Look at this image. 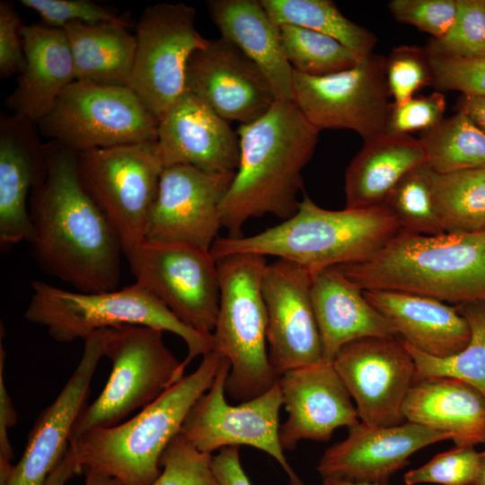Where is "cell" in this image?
Returning a JSON list of instances; mask_svg holds the SVG:
<instances>
[{"mask_svg":"<svg viewBox=\"0 0 485 485\" xmlns=\"http://www.w3.org/2000/svg\"><path fill=\"white\" fill-rule=\"evenodd\" d=\"M44 146L46 177L32 189L28 203L36 261L76 291L118 289L122 245L80 181L77 152L53 140Z\"/></svg>","mask_w":485,"mask_h":485,"instance_id":"6da1fadb","label":"cell"},{"mask_svg":"<svg viewBox=\"0 0 485 485\" xmlns=\"http://www.w3.org/2000/svg\"><path fill=\"white\" fill-rule=\"evenodd\" d=\"M319 132L294 101H276L259 119L239 126V165L220 206L228 237L242 236L251 218L273 215L284 221L295 215L302 171Z\"/></svg>","mask_w":485,"mask_h":485,"instance_id":"7a4b0ae2","label":"cell"},{"mask_svg":"<svg viewBox=\"0 0 485 485\" xmlns=\"http://www.w3.org/2000/svg\"><path fill=\"white\" fill-rule=\"evenodd\" d=\"M401 231L384 204L330 210L304 194L290 218L253 235L218 237L210 252L216 260L235 253L275 256L302 266L313 276L370 259Z\"/></svg>","mask_w":485,"mask_h":485,"instance_id":"3957f363","label":"cell"},{"mask_svg":"<svg viewBox=\"0 0 485 485\" xmlns=\"http://www.w3.org/2000/svg\"><path fill=\"white\" fill-rule=\"evenodd\" d=\"M334 268L363 291L406 292L457 305L485 301V230L401 231L370 259Z\"/></svg>","mask_w":485,"mask_h":485,"instance_id":"277c9868","label":"cell"},{"mask_svg":"<svg viewBox=\"0 0 485 485\" xmlns=\"http://www.w3.org/2000/svg\"><path fill=\"white\" fill-rule=\"evenodd\" d=\"M226 360L210 350L195 371L136 416L112 427L90 429L71 441L78 473L93 472L119 485H151L161 473L164 450Z\"/></svg>","mask_w":485,"mask_h":485,"instance_id":"5b68a950","label":"cell"},{"mask_svg":"<svg viewBox=\"0 0 485 485\" xmlns=\"http://www.w3.org/2000/svg\"><path fill=\"white\" fill-rule=\"evenodd\" d=\"M27 321L47 329L58 342L85 340L92 333L124 325H141L170 331L187 345L188 365L213 349L206 336L181 322L157 297L134 283L108 292H72L40 280L31 282L24 313Z\"/></svg>","mask_w":485,"mask_h":485,"instance_id":"8992f818","label":"cell"},{"mask_svg":"<svg viewBox=\"0 0 485 485\" xmlns=\"http://www.w3.org/2000/svg\"><path fill=\"white\" fill-rule=\"evenodd\" d=\"M266 257L235 253L216 260L220 300L213 331V349L230 363L225 393L247 401L269 390L278 380L269 359L268 316L262 295Z\"/></svg>","mask_w":485,"mask_h":485,"instance_id":"52a82bcc","label":"cell"},{"mask_svg":"<svg viewBox=\"0 0 485 485\" xmlns=\"http://www.w3.org/2000/svg\"><path fill=\"white\" fill-rule=\"evenodd\" d=\"M103 357L111 362L110 376L98 398L77 418L70 442L146 408L180 382L187 366L166 347L163 331L141 325L105 329Z\"/></svg>","mask_w":485,"mask_h":485,"instance_id":"ba28073f","label":"cell"},{"mask_svg":"<svg viewBox=\"0 0 485 485\" xmlns=\"http://www.w3.org/2000/svg\"><path fill=\"white\" fill-rule=\"evenodd\" d=\"M159 119L128 86L72 83L37 122L40 134L79 153L156 140Z\"/></svg>","mask_w":485,"mask_h":485,"instance_id":"9c48e42d","label":"cell"},{"mask_svg":"<svg viewBox=\"0 0 485 485\" xmlns=\"http://www.w3.org/2000/svg\"><path fill=\"white\" fill-rule=\"evenodd\" d=\"M80 181L116 231L124 256L146 240L163 166L155 141L77 153Z\"/></svg>","mask_w":485,"mask_h":485,"instance_id":"30bf717a","label":"cell"},{"mask_svg":"<svg viewBox=\"0 0 485 485\" xmlns=\"http://www.w3.org/2000/svg\"><path fill=\"white\" fill-rule=\"evenodd\" d=\"M136 283L181 322L206 336L215 330L220 300L216 260L192 245L145 240L125 256Z\"/></svg>","mask_w":485,"mask_h":485,"instance_id":"8fae6325","label":"cell"},{"mask_svg":"<svg viewBox=\"0 0 485 485\" xmlns=\"http://www.w3.org/2000/svg\"><path fill=\"white\" fill-rule=\"evenodd\" d=\"M196 10L183 3L146 8L137 25L128 87L158 119L186 92L192 53L207 43L195 27Z\"/></svg>","mask_w":485,"mask_h":485,"instance_id":"7c38bea8","label":"cell"},{"mask_svg":"<svg viewBox=\"0 0 485 485\" xmlns=\"http://www.w3.org/2000/svg\"><path fill=\"white\" fill-rule=\"evenodd\" d=\"M391 97L385 58L371 53L351 68L323 76L294 71V102L322 129H350L364 142L385 132Z\"/></svg>","mask_w":485,"mask_h":485,"instance_id":"4fadbf2b","label":"cell"},{"mask_svg":"<svg viewBox=\"0 0 485 485\" xmlns=\"http://www.w3.org/2000/svg\"><path fill=\"white\" fill-rule=\"evenodd\" d=\"M227 359L212 386L189 411L181 434L198 450L211 454L228 446L250 445L273 457L289 478V485H304L287 463L279 438V410L283 405L277 382L261 395L233 406L225 401Z\"/></svg>","mask_w":485,"mask_h":485,"instance_id":"5bb4252c","label":"cell"},{"mask_svg":"<svg viewBox=\"0 0 485 485\" xmlns=\"http://www.w3.org/2000/svg\"><path fill=\"white\" fill-rule=\"evenodd\" d=\"M331 363L354 401L361 422L390 427L406 421L403 405L416 370L401 340H357L343 346Z\"/></svg>","mask_w":485,"mask_h":485,"instance_id":"9a60e30c","label":"cell"},{"mask_svg":"<svg viewBox=\"0 0 485 485\" xmlns=\"http://www.w3.org/2000/svg\"><path fill=\"white\" fill-rule=\"evenodd\" d=\"M234 173H210L185 164L163 167L146 240L210 251L223 227L220 206Z\"/></svg>","mask_w":485,"mask_h":485,"instance_id":"2e32d148","label":"cell"},{"mask_svg":"<svg viewBox=\"0 0 485 485\" xmlns=\"http://www.w3.org/2000/svg\"><path fill=\"white\" fill-rule=\"evenodd\" d=\"M313 275L283 259L267 264L261 283L266 304L269 363L279 377L287 371L323 361L312 300Z\"/></svg>","mask_w":485,"mask_h":485,"instance_id":"e0dca14e","label":"cell"},{"mask_svg":"<svg viewBox=\"0 0 485 485\" xmlns=\"http://www.w3.org/2000/svg\"><path fill=\"white\" fill-rule=\"evenodd\" d=\"M186 91L226 121L240 125L259 119L276 101L262 71L223 37L207 40L190 56Z\"/></svg>","mask_w":485,"mask_h":485,"instance_id":"ac0fdd59","label":"cell"},{"mask_svg":"<svg viewBox=\"0 0 485 485\" xmlns=\"http://www.w3.org/2000/svg\"><path fill=\"white\" fill-rule=\"evenodd\" d=\"M444 440L452 436L410 421L390 427L359 421L344 440L325 450L316 469L322 479L387 485L413 454Z\"/></svg>","mask_w":485,"mask_h":485,"instance_id":"d6986e66","label":"cell"},{"mask_svg":"<svg viewBox=\"0 0 485 485\" xmlns=\"http://www.w3.org/2000/svg\"><path fill=\"white\" fill-rule=\"evenodd\" d=\"M103 335L104 330H101L84 340L79 363L54 401L35 421L7 485H44L65 455L75 421L87 405L95 370L103 357Z\"/></svg>","mask_w":485,"mask_h":485,"instance_id":"ffe728a7","label":"cell"},{"mask_svg":"<svg viewBox=\"0 0 485 485\" xmlns=\"http://www.w3.org/2000/svg\"><path fill=\"white\" fill-rule=\"evenodd\" d=\"M155 146L163 167L185 164L210 173H234L239 165L237 133L188 91L159 119Z\"/></svg>","mask_w":485,"mask_h":485,"instance_id":"44dd1931","label":"cell"},{"mask_svg":"<svg viewBox=\"0 0 485 485\" xmlns=\"http://www.w3.org/2000/svg\"><path fill=\"white\" fill-rule=\"evenodd\" d=\"M278 382L288 412L279 428L284 450H294L302 440H329L338 428H348L360 421L355 403L332 363L287 371Z\"/></svg>","mask_w":485,"mask_h":485,"instance_id":"7402d4cb","label":"cell"},{"mask_svg":"<svg viewBox=\"0 0 485 485\" xmlns=\"http://www.w3.org/2000/svg\"><path fill=\"white\" fill-rule=\"evenodd\" d=\"M47 173L45 146L37 123L14 114L0 118V245L31 242L27 199Z\"/></svg>","mask_w":485,"mask_h":485,"instance_id":"603a6c76","label":"cell"},{"mask_svg":"<svg viewBox=\"0 0 485 485\" xmlns=\"http://www.w3.org/2000/svg\"><path fill=\"white\" fill-rule=\"evenodd\" d=\"M24 67L6 100L12 114L38 122L75 81L69 42L64 29L22 24Z\"/></svg>","mask_w":485,"mask_h":485,"instance_id":"cb8c5ba5","label":"cell"},{"mask_svg":"<svg viewBox=\"0 0 485 485\" xmlns=\"http://www.w3.org/2000/svg\"><path fill=\"white\" fill-rule=\"evenodd\" d=\"M363 292L401 340L427 355L446 357L463 350L470 341V325L457 306L406 292Z\"/></svg>","mask_w":485,"mask_h":485,"instance_id":"d4e9b609","label":"cell"},{"mask_svg":"<svg viewBox=\"0 0 485 485\" xmlns=\"http://www.w3.org/2000/svg\"><path fill=\"white\" fill-rule=\"evenodd\" d=\"M311 300L324 362L331 363L346 344L368 337H398L364 292L336 268L313 276Z\"/></svg>","mask_w":485,"mask_h":485,"instance_id":"484cf974","label":"cell"},{"mask_svg":"<svg viewBox=\"0 0 485 485\" xmlns=\"http://www.w3.org/2000/svg\"><path fill=\"white\" fill-rule=\"evenodd\" d=\"M221 37L232 42L266 75L276 101H294V70L282 45L280 29L257 0L207 1Z\"/></svg>","mask_w":485,"mask_h":485,"instance_id":"4316f807","label":"cell"},{"mask_svg":"<svg viewBox=\"0 0 485 485\" xmlns=\"http://www.w3.org/2000/svg\"><path fill=\"white\" fill-rule=\"evenodd\" d=\"M403 416L406 421L450 434L455 446L485 443V397L461 380L435 376L415 381Z\"/></svg>","mask_w":485,"mask_h":485,"instance_id":"83f0119b","label":"cell"},{"mask_svg":"<svg viewBox=\"0 0 485 485\" xmlns=\"http://www.w3.org/2000/svg\"><path fill=\"white\" fill-rule=\"evenodd\" d=\"M426 162L420 140L410 135L384 133L365 141L345 172L346 207L384 204L396 184Z\"/></svg>","mask_w":485,"mask_h":485,"instance_id":"f1b7e54d","label":"cell"},{"mask_svg":"<svg viewBox=\"0 0 485 485\" xmlns=\"http://www.w3.org/2000/svg\"><path fill=\"white\" fill-rule=\"evenodd\" d=\"M128 22L84 23L65 26L73 56L75 81L128 86L137 40Z\"/></svg>","mask_w":485,"mask_h":485,"instance_id":"f546056e","label":"cell"},{"mask_svg":"<svg viewBox=\"0 0 485 485\" xmlns=\"http://www.w3.org/2000/svg\"><path fill=\"white\" fill-rule=\"evenodd\" d=\"M278 27L298 26L330 36L364 57L373 53L376 36L346 16L331 0H260Z\"/></svg>","mask_w":485,"mask_h":485,"instance_id":"4dcf8cb0","label":"cell"},{"mask_svg":"<svg viewBox=\"0 0 485 485\" xmlns=\"http://www.w3.org/2000/svg\"><path fill=\"white\" fill-rule=\"evenodd\" d=\"M419 140L436 173L485 168V133L463 111L422 132Z\"/></svg>","mask_w":485,"mask_h":485,"instance_id":"1f68e13d","label":"cell"},{"mask_svg":"<svg viewBox=\"0 0 485 485\" xmlns=\"http://www.w3.org/2000/svg\"><path fill=\"white\" fill-rule=\"evenodd\" d=\"M436 211L445 233L485 230V168L433 174Z\"/></svg>","mask_w":485,"mask_h":485,"instance_id":"d6a6232c","label":"cell"},{"mask_svg":"<svg viewBox=\"0 0 485 485\" xmlns=\"http://www.w3.org/2000/svg\"><path fill=\"white\" fill-rule=\"evenodd\" d=\"M456 306L471 328L470 341L463 350L446 357H436L402 342L415 364V381L451 377L472 385L485 397V301Z\"/></svg>","mask_w":485,"mask_h":485,"instance_id":"836d02e7","label":"cell"},{"mask_svg":"<svg viewBox=\"0 0 485 485\" xmlns=\"http://www.w3.org/2000/svg\"><path fill=\"white\" fill-rule=\"evenodd\" d=\"M279 29L287 59L297 73L328 75L353 67L361 58L325 34L293 25Z\"/></svg>","mask_w":485,"mask_h":485,"instance_id":"e575fe53","label":"cell"},{"mask_svg":"<svg viewBox=\"0 0 485 485\" xmlns=\"http://www.w3.org/2000/svg\"><path fill=\"white\" fill-rule=\"evenodd\" d=\"M433 174L427 162L418 165L385 198L384 204L394 216L401 231L423 235L445 233L435 207Z\"/></svg>","mask_w":485,"mask_h":485,"instance_id":"d590c367","label":"cell"},{"mask_svg":"<svg viewBox=\"0 0 485 485\" xmlns=\"http://www.w3.org/2000/svg\"><path fill=\"white\" fill-rule=\"evenodd\" d=\"M429 55L485 57V0H458L455 20L425 47Z\"/></svg>","mask_w":485,"mask_h":485,"instance_id":"8d00e7d4","label":"cell"},{"mask_svg":"<svg viewBox=\"0 0 485 485\" xmlns=\"http://www.w3.org/2000/svg\"><path fill=\"white\" fill-rule=\"evenodd\" d=\"M212 457L179 433L164 450L161 473L151 485H221L212 469Z\"/></svg>","mask_w":485,"mask_h":485,"instance_id":"74e56055","label":"cell"},{"mask_svg":"<svg viewBox=\"0 0 485 485\" xmlns=\"http://www.w3.org/2000/svg\"><path fill=\"white\" fill-rule=\"evenodd\" d=\"M385 76L394 104L410 100L420 89L433 84L429 56L425 48H394L385 58Z\"/></svg>","mask_w":485,"mask_h":485,"instance_id":"f35d334b","label":"cell"},{"mask_svg":"<svg viewBox=\"0 0 485 485\" xmlns=\"http://www.w3.org/2000/svg\"><path fill=\"white\" fill-rule=\"evenodd\" d=\"M480 453L472 446H455L435 455L425 464L404 474L406 485L435 483L472 485Z\"/></svg>","mask_w":485,"mask_h":485,"instance_id":"ab89813d","label":"cell"},{"mask_svg":"<svg viewBox=\"0 0 485 485\" xmlns=\"http://www.w3.org/2000/svg\"><path fill=\"white\" fill-rule=\"evenodd\" d=\"M428 56L436 89L485 97V57Z\"/></svg>","mask_w":485,"mask_h":485,"instance_id":"60d3db41","label":"cell"},{"mask_svg":"<svg viewBox=\"0 0 485 485\" xmlns=\"http://www.w3.org/2000/svg\"><path fill=\"white\" fill-rule=\"evenodd\" d=\"M21 4L36 12L44 24L52 28L64 29L73 22H128L116 11L90 0H22Z\"/></svg>","mask_w":485,"mask_h":485,"instance_id":"b9f144b4","label":"cell"},{"mask_svg":"<svg viewBox=\"0 0 485 485\" xmlns=\"http://www.w3.org/2000/svg\"><path fill=\"white\" fill-rule=\"evenodd\" d=\"M387 6L398 22L439 39L455 20L458 0H392Z\"/></svg>","mask_w":485,"mask_h":485,"instance_id":"7bdbcfd3","label":"cell"},{"mask_svg":"<svg viewBox=\"0 0 485 485\" xmlns=\"http://www.w3.org/2000/svg\"><path fill=\"white\" fill-rule=\"evenodd\" d=\"M445 97L438 91L401 104L392 103L384 133L410 135L413 131L431 129L445 119Z\"/></svg>","mask_w":485,"mask_h":485,"instance_id":"ee69618b","label":"cell"},{"mask_svg":"<svg viewBox=\"0 0 485 485\" xmlns=\"http://www.w3.org/2000/svg\"><path fill=\"white\" fill-rule=\"evenodd\" d=\"M22 23L11 3L0 2V77L20 75L24 67L21 27Z\"/></svg>","mask_w":485,"mask_h":485,"instance_id":"f6af8a7d","label":"cell"},{"mask_svg":"<svg viewBox=\"0 0 485 485\" xmlns=\"http://www.w3.org/2000/svg\"><path fill=\"white\" fill-rule=\"evenodd\" d=\"M4 350L2 338L0 344V470L13 468L11 461L13 458L11 443L8 436V428L17 422L18 415L9 396L4 378Z\"/></svg>","mask_w":485,"mask_h":485,"instance_id":"bcb514c9","label":"cell"},{"mask_svg":"<svg viewBox=\"0 0 485 485\" xmlns=\"http://www.w3.org/2000/svg\"><path fill=\"white\" fill-rule=\"evenodd\" d=\"M239 447H224L212 457V469L221 485H251L242 467Z\"/></svg>","mask_w":485,"mask_h":485,"instance_id":"7dc6e473","label":"cell"},{"mask_svg":"<svg viewBox=\"0 0 485 485\" xmlns=\"http://www.w3.org/2000/svg\"><path fill=\"white\" fill-rule=\"evenodd\" d=\"M74 474H78V468L75 453L69 446L65 455L47 478L44 485H66Z\"/></svg>","mask_w":485,"mask_h":485,"instance_id":"c3c4849f","label":"cell"},{"mask_svg":"<svg viewBox=\"0 0 485 485\" xmlns=\"http://www.w3.org/2000/svg\"><path fill=\"white\" fill-rule=\"evenodd\" d=\"M457 110L465 113L485 133V97L462 95L457 102Z\"/></svg>","mask_w":485,"mask_h":485,"instance_id":"681fc988","label":"cell"},{"mask_svg":"<svg viewBox=\"0 0 485 485\" xmlns=\"http://www.w3.org/2000/svg\"><path fill=\"white\" fill-rule=\"evenodd\" d=\"M84 474V485H119L116 480L93 472H86Z\"/></svg>","mask_w":485,"mask_h":485,"instance_id":"f907efd6","label":"cell"},{"mask_svg":"<svg viewBox=\"0 0 485 485\" xmlns=\"http://www.w3.org/2000/svg\"><path fill=\"white\" fill-rule=\"evenodd\" d=\"M472 485H485V451L480 453L476 475Z\"/></svg>","mask_w":485,"mask_h":485,"instance_id":"816d5d0a","label":"cell"},{"mask_svg":"<svg viewBox=\"0 0 485 485\" xmlns=\"http://www.w3.org/2000/svg\"><path fill=\"white\" fill-rule=\"evenodd\" d=\"M322 485H384L377 483L356 482L336 478H323Z\"/></svg>","mask_w":485,"mask_h":485,"instance_id":"f5cc1de1","label":"cell"}]
</instances>
